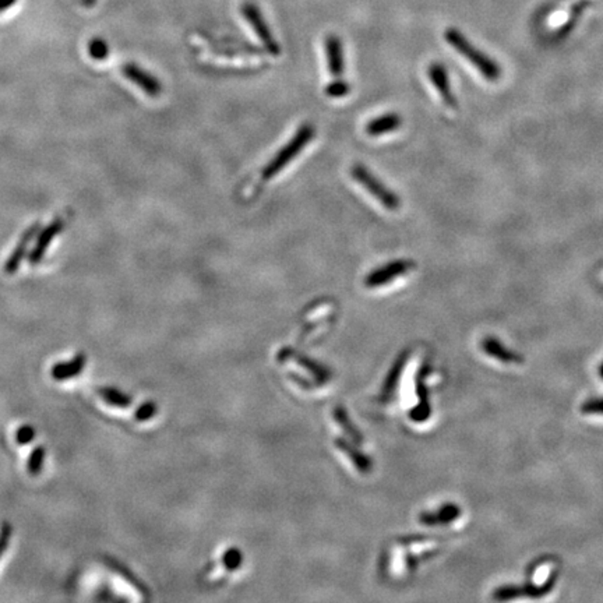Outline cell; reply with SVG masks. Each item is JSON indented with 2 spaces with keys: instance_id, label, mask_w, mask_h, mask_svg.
<instances>
[{
  "instance_id": "cell-1",
  "label": "cell",
  "mask_w": 603,
  "mask_h": 603,
  "mask_svg": "<svg viewBox=\"0 0 603 603\" xmlns=\"http://www.w3.org/2000/svg\"><path fill=\"white\" fill-rule=\"evenodd\" d=\"M316 129L310 123H305L300 126L295 136L278 151V153L273 157V160L264 167L262 172V178L264 182L270 180L273 176L279 173L289 162H292L305 147L315 138Z\"/></svg>"
},
{
  "instance_id": "cell-2",
  "label": "cell",
  "mask_w": 603,
  "mask_h": 603,
  "mask_svg": "<svg viewBox=\"0 0 603 603\" xmlns=\"http://www.w3.org/2000/svg\"><path fill=\"white\" fill-rule=\"evenodd\" d=\"M444 38L458 54H461L468 62H471L486 80L497 81L500 78L501 70L498 65L493 59H490L486 54H483L482 50L476 49L458 30L454 28L447 30Z\"/></svg>"
},
{
  "instance_id": "cell-3",
  "label": "cell",
  "mask_w": 603,
  "mask_h": 603,
  "mask_svg": "<svg viewBox=\"0 0 603 603\" xmlns=\"http://www.w3.org/2000/svg\"><path fill=\"white\" fill-rule=\"evenodd\" d=\"M350 175L355 179V182H358L369 194H372L384 209L390 211H395L399 209L401 203L398 195L392 190H390L381 180H379L365 165L355 164L350 169Z\"/></svg>"
},
{
  "instance_id": "cell-4",
  "label": "cell",
  "mask_w": 603,
  "mask_h": 603,
  "mask_svg": "<svg viewBox=\"0 0 603 603\" xmlns=\"http://www.w3.org/2000/svg\"><path fill=\"white\" fill-rule=\"evenodd\" d=\"M240 14L250 24V27L253 28L255 34L262 41V43L264 45V47L268 50V52L273 56H278L281 54V46H279L278 41L274 38L273 31H271L270 25L267 24L264 16L262 14L260 9L255 3L244 2L240 6Z\"/></svg>"
},
{
  "instance_id": "cell-5",
  "label": "cell",
  "mask_w": 603,
  "mask_h": 603,
  "mask_svg": "<svg viewBox=\"0 0 603 603\" xmlns=\"http://www.w3.org/2000/svg\"><path fill=\"white\" fill-rule=\"evenodd\" d=\"M558 577V562L551 559H544L531 569L529 573V584L527 589L529 591L528 595L531 596H539L546 593Z\"/></svg>"
},
{
  "instance_id": "cell-6",
  "label": "cell",
  "mask_w": 603,
  "mask_h": 603,
  "mask_svg": "<svg viewBox=\"0 0 603 603\" xmlns=\"http://www.w3.org/2000/svg\"><path fill=\"white\" fill-rule=\"evenodd\" d=\"M415 264L411 260H394L376 270H373L366 278L365 285L368 288H379L392 282L395 278L405 275L412 271Z\"/></svg>"
},
{
  "instance_id": "cell-7",
  "label": "cell",
  "mask_w": 603,
  "mask_h": 603,
  "mask_svg": "<svg viewBox=\"0 0 603 603\" xmlns=\"http://www.w3.org/2000/svg\"><path fill=\"white\" fill-rule=\"evenodd\" d=\"M122 73L125 77L136 84L145 95L151 98H158L162 94V84L161 81L149 72L144 70L136 63H126L122 66Z\"/></svg>"
},
{
  "instance_id": "cell-8",
  "label": "cell",
  "mask_w": 603,
  "mask_h": 603,
  "mask_svg": "<svg viewBox=\"0 0 603 603\" xmlns=\"http://www.w3.org/2000/svg\"><path fill=\"white\" fill-rule=\"evenodd\" d=\"M63 228H65V221L62 218H56L38 235V240L35 243V247L30 255L31 264H38L42 260L49 244L52 243V240L63 231Z\"/></svg>"
},
{
  "instance_id": "cell-9",
  "label": "cell",
  "mask_w": 603,
  "mask_h": 603,
  "mask_svg": "<svg viewBox=\"0 0 603 603\" xmlns=\"http://www.w3.org/2000/svg\"><path fill=\"white\" fill-rule=\"evenodd\" d=\"M326 55H327V65L330 73L339 78L343 73L345 61H343V47L342 41L337 35H328L326 38Z\"/></svg>"
},
{
  "instance_id": "cell-10",
  "label": "cell",
  "mask_w": 603,
  "mask_h": 603,
  "mask_svg": "<svg viewBox=\"0 0 603 603\" xmlns=\"http://www.w3.org/2000/svg\"><path fill=\"white\" fill-rule=\"evenodd\" d=\"M429 78H430L432 84L434 85V88L437 89V92L440 94V96L443 98V103L448 107H454L456 100H454V96H452V94H451L448 73L441 63H432L430 65Z\"/></svg>"
},
{
  "instance_id": "cell-11",
  "label": "cell",
  "mask_w": 603,
  "mask_h": 603,
  "mask_svg": "<svg viewBox=\"0 0 603 603\" xmlns=\"http://www.w3.org/2000/svg\"><path fill=\"white\" fill-rule=\"evenodd\" d=\"M399 126H401V118L396 114H387L372 119L366 125L365 130L372 137H380L387 133L395 131Z\"/></svg>"
},
{
  "instance_id": "cell-12",
  "label": "cell",
  "mask_w": 603,
  "mask_h": 603,
  "mask_svg": "<svg viewBox=\"0 0 603 603\" xmlns=\"http://www.w3.org/2000/svg\"><path fill=\"white\" fill-rule=\"evenodd\" d=\"M483 349L489 357H491L493 359L505 363V365H516V363H521L522 359L520 357H517L516 354H513L511 350H509L507 348H505V345H501L498 341H496L494 338H487L483 342Z\"/></svg>"
},
{
  "instance_id": "cell-13",
  "label": "cell",
  "mask_w": 603,
  "mask_h": 603,
  "mask_svg": "<svg viewBox=\"0 0 603 603\" xmlns=\"http://www.w3.org/2000/svg\"><path fill=\"white\" fill-rule=\"evenodd\" d=\"M36 232H38V225L31 226V228L23 235V237L20 239L17 247L14 248V251L12 253V256L9 257V260H8L6 266H5V271H6L8 274H14V273L19 270V267H20L23 259H24V255H25V251H27V247H28L30 242L34 239V236H35Z\"/></svg>"
},
{
  "instance_id": "cell-14",
  "label": "cell",
  "mask_w": 603,
  "mask_h": 603,
  "mask_svg": "<svg viewBox=\"0 0 603 603\" xmlns=\"http://www.w3.org/2000/svg\"><path fill=\"white\" fill-rule=\"evenodd\" d=\"M85 363V358L84 355H77L73 361L70 362H63V363H58L50 370V374L58 381H63L67 379H72L77 374L81 373Z\"/></svg>"
},
{
  "instance_id": "cell-15",
  "label": "cell",
  "mask_w": 603,
  "mask_h": 603,
  "mask_svg": "<svg viewBox=\"0 0 603 603\" xmlns=\"http://www.w3.org/2000/svg\"><path fill=\"white\" fill-rule=\"evenodd\" d=\"M460 516V510L457 506H444L440 510H437L436 513H426L422 514L421 521L429 527H434L438 524H449L452 521H456Z\"/></svg>"
},
{
  "instance_id": "cell-16",
  "label": "cell",
  "mask_w": 603,
  "mask_h": 603,
  "mask_svg": "<svg viewBox=\"0 0 603 603\" xmlns=\"http://www.w3.org/2000/svg\"><path fill=\"white\" fill-rule=\"evenodd\" d=\"M88 54L95 61H105L109 55V46L103 38H94L88 43Z\"/></svg>"
},
{
  "instance_id": "cell-17",
  "label": "cell",
  "mask_w": 603,
  "mask_h": 603,
  "mask_svg": "<svg viewBox=\"0 0 603 603\" xmlns=\"http://www.w3.org/2000/svg\"><path fill=\"white\" fill-rule=\"evenodd\" d=\"M45 454H46V449H45L43 445H38L31 452L30 460H28V472L31 475H38L42 471V464H43V460H45Z\"/></svg>"
},
{
  "instance_id": "cell-18",
  "label": "cell",
  "mask_w": 603,
  "mask_h": 603,
  "mask_svg": "<svg viewBox=\"0 0 603 603\" xmlns=\"http://www.w3.org/2000/svg\"><path fill=\"white\" fill-rule=\"evenodd\" d=\"M326 94H327L328 96H331V98H341V96H345V95L349 94V84L345 83V81H342V80H335V81H332V83L327 87Z\"/></svg>"
},
{
  "instance_id": "cell-19",
  "label": "cell",
  "mask_w": 603,
  "mask_h": 603,
  "mask_svg": "<svg viewBox=\"0 0 603 603\" xmlns=\"http://www.w3.org/2000/svg\"><path fill=\"white\" fill-rule=\"evenodd\" d=\"M100 395H103L109 402V404H114V405H118V407H123V405L127 404L126 396L119 394L116 390H111V388L100 390Z\"/></svg>"
},
{
  "instance_id": "cell-20",
  "label": "cell",
  "mask_w": 603,
  "mask_h": 603,
  "mask_svg": "<svg viewBox=\"0 0 603 603\" xmlns=\"http://www.w3.org/2000/svg\"><path fill=\"white\" fill-rule=\"evenodd\" d=\"M34 437H35V429L28 425L20 427L16 434V440L19 444H28L34 440Z\"/></svg>"
},
{
  "instance_id": "cell-21",
  "label": "cell",
  "mask_w": 603,
  "mask_h": 603,
  "mask_svg": "<svg viewBox=\"0 0 603 603\" xmlns=\"http://www.w3.org/2000/svg\"><path fill=\"white\" fill-rule=\"evenodd\" d=\"M582 412L585 415H603V398L588 401L582 407Z\"/></svg>"
},
{
  "instance_id": "cell-22",
  "label": "cell",
  "mask_w": 603,
  "mask_h": 603,
  "mask_svg": "<svg viewBox=\"0 0 603 603\" xmlns=\"http://www.w3.org/2000/svg\"><path fill=\"white\" fill-rule=\"evenodd\" d=\"M12 532H13V528H12L10 524H5V525L2 527V531H0V556L3 555L5 550H6V547H8V544H9V540H10Z\"/></svg>"
},
{
  "instance_id": "cell-23",
  "label": "cell",
  "mask_w": 603,
  "mask_h": 603,
  "mask_svg": "<svg viewBox=\"0 0 603 603\" xmlns=\"http://www.w3.org/2000/svg\"><path fill=\"white\" fill-rule=\"evenodd\" d=\"M17 0H0V13H3L5 10L10 9Z\"/></svg>"
},
{
  "instance_id": "cell-24",
  "label": "cell",
  "mask_w": 603,
  "mask_h": 603,
  "mask_svg": "<svg viewBox=\"0 0 603 603\" xmlns=\"http://www.w3.org/2000/svg\"><path fill=\"white\" fill-rule=\"evenodd\" d=\"M95 3V0H84V5L85 6H92Z\"/></svg>"
},
{
  "instance_id": "cell-25",
  "label": "cell",
  "mask_w": 603,
  "mask_h": 603,
  "mask_svg": "<svg viewBox=\"0 0 603 603\" xmlns=\"http://www.w3.org/2000/svg\"><path fill=\"white\" fill-rule=\"evenodd\" d=\"M600 376H602V377H603V365H602V366H600Z\"/></svg>"
}]
</instances>
